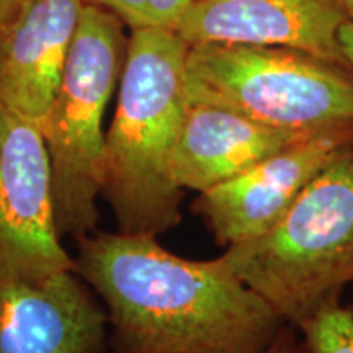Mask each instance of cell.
I'll use <instances>...</instances> for the list:
<instances>
[{
    "mask_svg": "<svg viewBox=\"0 0 353 353\" xmlns=\"http://www.w3.org/2000/svg\"><path fill=\"white\" fill-rule=\"evenodd\" d=\"M301 139L307 138L272 130L221 105L190 100L172 172L180 188L201 193Z\"/></svg>",
    "mask_w": 353,
    "mask_h": 353,
    "instance_id": "11",
    "label": "cell"
},
{
    "mask_svg": "<svg viewBox=\"0 0 353 353\" xmlns=\"http://www.w3.org/2000/svg\"><path fill=\"white\" fill-rule=\"evenodd\" d=\"M347 136L296 141L228 182L198 193L190 210L221 247L255 239L275 226L303 190L343 149Z\"/></svg>",
    "mask_w": 353,
    "mask_h": 353,
    "instance_id": "7",
    "label": "cell"
},
{
    "mask_svg": "<svg viewBox=\"0 0 353 353\" xmlns=\"http://www.w3.org/2000/svg\"><path fill=\"white\" fill-rule=\"evenodd\" d=\"M341 44L348 68L353 72V23H345L341 30Z\"/></svg>",
    "mask_w": 353,
    "mask_h": 353,
    "instance_id": "15",
    "label": "cell"
},
{
    "mask_svg": "<svg viewBox=\"0 0 353 353\" xmlns=\"http://www.w3.org/2000/svg\"><path fill=\"white\" fill-rule=\"evenodd\" d=\"M190 100L231 108L298 136L353 138V72L309 52L250 44H193Z\"/></svg>",
    "mask_w": 353,
    "mask_h": 353,
    "instance_id": "4",
    "label": "cell"
},
{
    "mask_svg": "<svg viewBox=\"0 0 353 353\" xmlns=\"http://www.w3.org/2000/svg\"><path fill=\"white\" fill-rule=\"evenodd\" d=\"M74 262L107 309L112 353H263L286 325L218 257H180L157 237L97 229Z\"/></svg>",
    "mask_w": 353,
    "mask_h": 353,
    "instance_id": "1",
    "label": "cell"
},
{
    "mask_svg": "<svg viewBox=\"0 0 353 353\" xmlns=\"http://www.w3.org/2000/svg\"><path fill=\"white\" fill-rule=\"evenodd\" d=\"M296 342H298V330L294 325L286 324L281 327L276 337L273 339L270 347L263 353H296Z\"/></svg>",
    "mask_w": 353,
    "mask_h": 353,
    "instance_id": "14",
    "label": "cell"
},
{
    "mask_svg": "<svg viewBox=\"0 0 353 353\" xmlns=\"http://www.w3.org/2000/svg\"><path fill=\"white\" fill-rule=\"evenodd\" d=\"M221 263L298 327L353 283V145L339 152L262 236Z\"/></svg>",
    "mask_w": 353,
    "mask_h": 353,
    "instance_id": "3",
    "label": "cell"
},
{
    "mask_svg": "<svg viewBox=\"0 0 353 353\" xmlns=\"http://www.w3.org/2000/svg\"><path fill=\"white\" fill-rule=\"evenodd\" d=\"M341 0H193L175 32L193 44L290 48L347 64Z\"/></svg>",
    "mask_w": 353,
    "mask_h": 353,
    "instance_id": "9",
    "label": "cell"
},
{
    "mask_svg": "<svg viewBox=\"0 0 353 353\" xmlns=\"http://www.w3.org/2000/svg\"><path fill=\"white\" fill-rule=\"evenodd\" d=\"M83 6H95L114 13L128 30L161 28L175 30L193 0H81Z\"/></svg>",
    "mask_w": 353,
    "mask_h": 353,
    "instance_id": "13",
    "label": "cell"
},
{
    "mask_svg": "<svg viewBox=\"0 0 353 353\" xmlns=\"http://www.w3.org/2000/svg\"><path fill=\"white\" fill-rule=\"evenodd\" d=\"M343 10L347 13V19L350 23H353V0H341Z\"/></svg>",
    "mask_w": 353,
    "mask_h": 353,
    "instance_id": "17",
    "label": "cell"
},
{
    "mask_svg": "<svg viewBox=\"0 0 353 353\" xmlns=\"http://www.w3.org/2000/svg\"><path fill=\"white\" fill-rule=\"evenodd\" d=\"M81 0H26L0 30V103L41 128L76 38Z\"/></svg>",
    "mask_w": 353,
    "mask_h": 353,
    "instance_id": "10",
    "label": "cell"
},
{
    "mask_svg": "<svg viewBox=\"0 0 353 353\" xmlns=\"http://www.w3.org/2000/svg\"><path fill=\"white\" fill-rule=\"evenodd\" d=\"M108 314L74 270L0 280V353H108Z\"/></svg>",
    "mask_w": 353,
    "mask_h": 353,
    "instance_id": "8",
    "label": "cell"
},
{
    "mask_svg": "<svg viewBox=\"0 0 353 353\" xmlns=\"http://www.w3.org/2000/svg\"><path fill=\"white\" fill-rule=\"evenodd\" d=\"M128 26L105 8L83 6L63 77L44 118L57 226L81 241L99 226L107 131L105 112L128 54Z\"/></svg>",
    "mask_w": 353,
    "mask_h": 353,
    "instance_id": "5",
    "label": "cell"
},
{
    "mask_svg": "<svg viewBox=\"0 0 353 353\" xmlns=\"http://www.w3.org/2000/svg\"><path fill=\"white\" fill-rule=\"evenodd\" d=\"M188 50L172 28L130 30L101 182L120 232L159 237L182 223L172 159L190 107Z\"/></svg>",
    "mask_w": 353,
    "mask_h": 353,
    "instance_id": "2",
    "label": "cell"
},
{
    "mask_svg": "<svg viewBox=\"0 0 353 353\" xmlns=\"http://www.w3.org/2000/svg\"><path fill=\"white\" fill-rule=\"evenodd\" d=\"M74 268L57 226L41 128L0 103V280H41Z\"/></svg>",
    "mask_w": 353,
    "mask_h": 353,
    "instance_id": "6",
    "label": "cell"
},
{
    "mask_svg": "<svg viewBox=\"0 0 353 353\" xmlns=\"http://www.w3.org/2000/svg\"><path fill=\"white\" fill-rule=\"evenodd\" d=\"M296 330V353H353V306L330 299Z\"/></svg>",
    "mask_w": 353,
    "mask_h": 353,
    "instance_id": "12",
    "label": "cell"
},
{
    "mask_svg": "<svg viewBox=\"0 0 353 353\" xmlns=\"http://www.w3.org/2000/svg\"><path fill=\"white\" fill-rule=\"evenodd\" d=\"M26 0H0V30L10 21Z\"/></svg>",
    "mask_w": 353,
    "mask_h": 353,
    "instance_id": "16",
    "label": "cell"
}]
</instances>
